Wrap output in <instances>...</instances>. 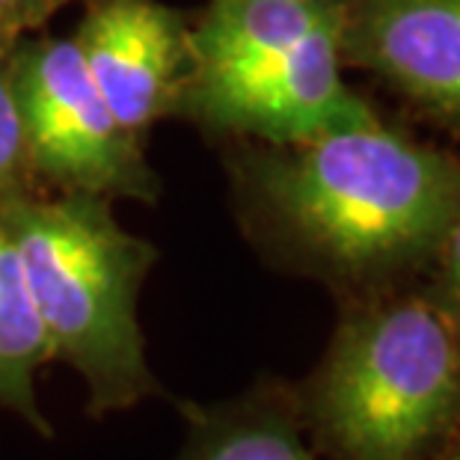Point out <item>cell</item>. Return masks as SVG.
<instances>
[{
  "label": "cell",
  "instance_id": "cell-4",
  "mask_svg": "<svg viewBox=\"0 0 460 460\" xmlns=\"http://www.w3.org/2000/svg\"><path fill=\"white\" fill-rule=\"evenodd\" d=\"M24 143L39 184L60 193L158 202L143 140L122 128L72 36H24L9 54Z\"/></svg>",
  "mask_w": 460,
  "mask_h": 460
},
{
  "label": "cell",
  "instance_id": "cell-13",
  "mask_svg": "<svg viewBox=\"0 0 460 460\" xmlns=\"http://www.w3.org/2000/svg\"><path fill=\"white\" fill-rule=\"evenodd\" d=\"M68 4L72 0H0V42L13 45L39 31Z\"/></svg>",
  "mask_w": 460,
  "mask_h": 460
},
{
  "label": "cell",
  "instance_id": "cell-12",
  "mask_svg": "<svg viewBox=\"0 0 460 460\" xmlns=\"http://www.w3.org/2000/svg\"><path fill=\"white\" fill-rule=\"evenodd\" d=\"M422 279L434 291V297L460 321V214Z\"/></svg>",
  "mask_w": 460,
  "mask_h": 460
},
{
  "label": "cell",
  "instance_id": "cell-8",
  "mask_svg": "<svg viewBox=\"0 0 460 460\" xmlns=\"http://www.w3.org/2000/svg\"><path fill=\"white\" fill-rule=\"evenodd\" d=\"M179 410L184 437L170 460H330L309 439L288 380L259 377L232 398Z\"/></svg>",
  "mask_w": 460,
  "mask_h": 460
},
{
  "label": "cell",
  "instance_id": "cell-3",
  "mask_svg": "<svg viewBox=\"0 0 460 460\" xmlns=\"http://www.w3.org/2000/svg\"><path fill=\"white\" fill-rule=\"evenodd\" d=\"M111 202L95 193L33 190L0 205L54 359L84 380L93 416L164 393L140 324V295L158 250L125 229Z\"/></svg>",
  "mask_w": 460,
  "mask_h": 460
},
{
  "label": "cell",
  "instance_id": "cell-2",
  "mask_svg": "<svg viewBox=\"0 0 460 460\" xmlns=\"http://www.w3.org/2000/svg\"><path fill=\"white\" fill-rule=\"evenodd\" d=\"M295 395L330 460H430L460 428V321L425 279L339 303Z\"/></svg>",
  "mask_w": 460,
  "mask_h": 460
},
{
  "label": "cell",
  "instance_id": "cell-7",
  "mask_svg": "<svg viewBox=\"0 0 460 460\" xmlns=\"http://www.w3.org/2000/svg\"><path fill=\"white\" fill-rule=\"evenodd\" d=\"M341 57L460 137V0H348Z\"/></svg>",
  "mask_w": 460,
  "mask_h": 460
},
{
  "label": "cell",
  "instance_id": "cell-6",
  "mask_svg": "<svg viewBox=\"0 0 460 460\" xmlns=\"http://www.w3.org/2000/svg\"><path fill=\"white\" fill-rule=\"evenodd\" d=\"M72 39L93 84L137 140L175 116L190 75L184 13L161 0H90Z\"/></svg>",
  "mask_w": 460,
  "mask_h": 460
},
{
  "label": "cell",
  "instance_id": "cell-15",
  "mask_svg": "<svg viewBox=\"0 0 460 460\" xmlns=\"http://www.w3.org/2000/svg\"><path fill=\"white\" fill-rule=\"evenodd\" d=\"M332 4H348V0H332Z\"/></svg>",
  "mask_w": 460,
  "mask_h": 460
},
{
  "label": "cell",
  "instance_id": "cell-11",
  "mask_svg": "<svg viewBox=\"0 0 460 460\" xmlns=\"http://www.w3.org/2000/svg\"><path fill=\"white\" fill-rule=\"evenodd\" d=\"M13 45L0 42V205L22 197V193L39 190L31 155H27V143H24L22 113H18V102L13 90V72H9Z\"/></svg>",
  "mask_w": 460,
  "mask_h": 460
},
{
  "label": "cell",
  "instance_id": "cell-9",
  "mask_svg": "<svg viewBox=\"0 0 460 460\" xmlns=\"http://www.w3.org/2000/svg\"><path fill=\"white\" fill-rule=\"evenodd\" d=\"M345 15L332 0H208L190 22V75L217 77L241 68Z\"/></svg>",
  "mask_w": 460,
  "mask_h": 460
},
{
  "label": "cell",
  "instance_id": "cell-1",
  "mask_svg": "<svg viewBox=\"0 0 460 460\" xmlns=\"http://www.w3.org/2000/svg\"><path fill=\"white\" fill-rule=\"evenodd\" d=\"M238 223L261 259L339 303L422 279L460 214V152L377 122L229 155Z\"/></svg>",
  "mask_w": 460,
  "mask_h": 460
},
{
  "label": "cell",
  "instance_id": "cell-14",
  "mask_svg": "<svg viewBox=\"0 0 460 460\" xmlns=\"http://www.w3.org/2000/svg\"><path fill=\"white\" fill-rule=\"evenodd\" d=\"M430 460H460V428L446 439V446L439 448V452L430 457Z\"/></svg>",
  "mask_w": 460,
  "mask_h": 460
},
{
  "label": "cell",
  "instance_id": "cell-5",
  "mask_svg": "<svg viewBox=\"0 0 460 460\" xmlns=\"http://www.w3.org/2000/svg\"><path fill=\"white\" fill-rule=\"evenodd\" d=\"M341 24L345 15L226 75L184 81L175 116L205 134L264 146L306 143L377 122L371 102L345 81Z\"/></svg>",
  "mask_w": 460,
  "mask_h": 460
},
{
  "label": "cell",
  "instance_id": "cell-10",
  "mask_svg": "<svg viewBox=\"0 0 460 460\" xmlns=\"http://www.w3.org/2000/svg\"><path fill=\"white\" fill-rule=\"evenodd\" d=\"M51 359L54 345L27 286L22 256L0 223V407L39 437L54 434L36 395V375Z\"/></svg>",
  "mask_w": 460,
  "mask_h": 460
}]
</instances>
